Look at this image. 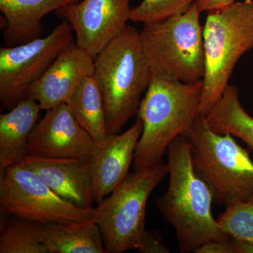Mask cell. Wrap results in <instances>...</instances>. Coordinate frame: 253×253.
Segmentation results:
<instances>
[{"mask_svg": "<svg viewBox=\"0 0 253 253\" xmlns=\"http://www.w3.org/2000/svg\"><path fill=\"white\" fill-rule=\"evenodd\" d=\"M169 186L156 206L163 219L175 230L182 253H194L206 243L229 239L218 227L212 214V191L195 171L186 136L176 137L166 152Z\"/></svg>", "mask_w": 253, "mask_h": 253, "instance_id": "cell-1", "label": "cell"}, {"mask_svg": "<svg viewBox=\"0 0 253 253\" xmlns=\"http://www.w3.org/2000/svg\"><path fill=\"white\" fill-rule=\"evenodd\" d=\"M202 91L203 80L183 83L151 71L136 115L143 130L134 151V170L163 162L170 143L194 125Z\"/></svg>", "mask_w": 253, "mask_h": 253, "instance_id": "cell-2", "label": "cell"}, {"mask_svg": "<svg viewBox=\"0 0 253 253\" xmlns=\"http://www.w3.org/2000/svg\"><path fill=\"white\" fill-rule=\"evenodd\" d=\"M94 78L104 97L108 132L118 134L137 115L151 78L139 31L127 25L94 59Z\"/></svg>", "mask_w": 253, "mask_h": 253, "instance_id": "cell-3", "label": "cell"}, {"mask_svg": "<svg viewBox=\"0 0 253 253\" xmlns=\"http://www.w3.org/2000/svg\"><path fill=\"white\" fill-rule=\"evenodd\" d=\"M184 136L195 171L212 191L215 204L226 206L253 196V161L231 134L214 132L199 113Z\"/></svg>", "mask_w": 253, "mask_h": 253, "instance_id": "cell-4", "label": "cell"}, {"mask_svg": "<svg viewBox=\"0 0 253 253\" xmlns=\"http://www.w3.org/2000/svg\"><path fill=\"white\" fill-rule=\"evenodd\" d=\"M205 73L199 113L219 101L243 55L253 49V0L208 12L204 26Z\"/></svg>", "mask_w": 253, "mask_h": 253, "instance_id": "cell-5", "label": "cell"}, {"mask_svg": "<svg viewBox=\"0 0 253 253\" xmlns=\"http://www.w3.org/2000/svg\"><path fill=\"white\" fill-rule=\"evenodd\" d=\"M201 12L195 2L184 14L143 24L139 36L151 71L183 83L202 81L205 56Z\"/></svg>", "mask_w": 253, "mask_h": 253, "instance_id": "cell-6", "label": "cell"}, {"mask_svg": "<svg viewBox=\"0 0 253 253\" xmlns=\"http://www.w3.org/2000/svg\"><path fill=\"white\" fill-rule=\"evenodd\" d=\"M168 174L163 162L135 169L94 208L92 219L102 234L106 253L139 249L146 231L148 200Z\"/></svg>", "mask_w": 253, "mask_h": 253, "instance_id": "cell-7", "label": "cell"}, {"mask_svg": "<svg viewBox=\"0 0 253 253\" xmlns=\"http://www.w3.org/2000/svg\"><path fill=\"white\" fill-rule=\"evenodd\" d=\"M0 211L42 224L83 222L94 214V208H81L63 199L21 163L0 172Z\"/></svg>", "mask_w": 253, "mask_h": 253, "instance_id": "cell-8", "label": "cell"}, {"mask_svg": "<svg viewBox=\"0 0 253 253\" xmlns=\"http://www.w3.org/2000/svg\"><path fill=\"white\" fill-rule=\"evenodd\" d=\"M74 39L71 25L62 19L45 37L0 48V102L11 109L26 98L29 88L49 69Z\"/></svg>", "mask_w": 253, "mask_h": 253, "instance_id": "cell-9", "label": "cell"}, {"mask_svg": "<svg viewBox=\"0 0 253 253\" xmlns=\"http://www.w3.org/2000/svg\"><path fill=\"white\" fill-rule=\"evenodd\" d=\"M131 0H81L56 11L67 21L76 44L95 59L130 21Z\"/></svg>", "mask_w": 253, "mask_h": 253, "instance_id": "cell-10", "label": "cell"}, {"mask_svg": "<svg viewBox=\"0 0 253 253\" xmlns=\"http://www.w3.org/2000/svg\"><path fill=\"white\" fill-rule=\"evenodd\" d=\"M96 144L73 116L67 104L46 111L31 131L28 156L74 158L89 163Z\"/></svg>", "mask_w": 253, "mask_h": 253, "instance_id": "cell-11", "label": "cell"}, {"mask_svg": "<svg viewBox=\"0 0 253 253\" xmlns=\"http://www.w3.org/2000/svg\"><path fill=\"white\" fill-rule=\"evenodd\" d=\"M94 72V58L73 41L29 88L26 98L36 100L44 111L67 104L82 82Z\"/></svg>", "mask_w": 253, "mask_h": 253, "instance_id": "cell-12", "label": "cell"}, {"mask_svg": "<svg viewBox=\"0 0 253 253\" xmlns=\"http://www.w3.org/2000/svg\"><path fill=\"white\" fill-rule=\"evenodd\" d=\"M142 130V121L136 118L134 125L124 133L109 134L103 142L96 145L89 162L96 205L129 174Z\"/></svg>", "mask_w": 253, "mask_h": 253, "instance_id": "cell-13", "label": "cell"}, {"mask_svg": "<svg viewBox=\"0 0 253 253\" xmlns=\"http://www.w3.org/2000/svg\"><path fill=\"white\" fill-rule=\"evenodd\" d=\"M21 163L36 172L63 199L81 208H94V186L89 163L74 158L27 156Z\"/></svg>", "mask_w": 253, "mask_h": 253, "instance_id": "cell-14", "label": "cell"}, {"mask_svg": "<svg viewBox=\"0 0 253 253\" xmlns=\"http://www.w3.org/2000/svg\"><path fill=\"white\" fill-rule=\"evenodd\" d=\"M81 0H0L5 46L18 45L41 38L42 20L51 11Z\"/></svg>", "mask_w": 253, "mask_h": 253, "instance_id": "cell-15", "label": "cell"}, {"mask_svg": "<svg viewBox=\"0 0 253 253\" xmlns=\"http://www.w3.org/2000/svg\"><path fill=\"white\" fill-rule=\"evenodd\" d=\"M42 111L36 100L26 97L0 115V172L28 156L29 136Z\"/></svg>", "mask_w": 253, "mask_h": 253, "instance_id": "cell-16", "label": "cell"}, {"mask_svg": "<svg viewBox=\"0 0 253 253\" xmlns=\"http://www.w3.org/2000/svg\"><path fill=\"white\" fill-rule=\"evenodd\" d=\"M49 253H106L104 239L93 219L83 222L44 224Z\"/></svg>", "mask_w": 253, "mask_h": 253, "instance_id": "cell-17", "label": "cell"}, {"mask_svg": "<svg viewBox=\"0 0 253 253\" xmlns=\"http://www.w3.org/2000/svg\"><path fill=\"white\" fill-rule=\"evenodd\" d=\"M210 128L218 134H230L253 151V117L244 109L237 86L229 84L206 116Z\"/></svg>", "mask_w": 253, "mask_h": 253, "instance_id": "cell-18", "label": "cell"}, {"mask_svg": "<svg viewBox=\"0 0 253 253\" xmlns=\"http://www.w3.org/2000/svg\"><path fill=\"white\" fill-rule=\"evenodd\" d=\"M82 126L101 144L109 136L102 91L94 75L86 78L67 103Z\"/></svg>", "mask_w": 253, "mask_h": 253, "instance_id": "cell-19", "label": "cell"}, {"mask_svg": "<svg viewBox=\"0 0 253 253\" xmlns=\"http://www.w3.org/2000/svg\"><path fill=\"white\" fill-rule=\"evenodd\" d=\"M0 253H49L44 224L14 216L1 220Z\"/></svg>", "mask_w": 253, "mask_h": 253, "instance_id": "cell-20", "label": "cell"}, {"mask_svg": "<svg viewBox=\"0 0 253 253\" xmlns=\"http://www.w3.org/2000/svg\"><path fill=\"white\" fill-rule=\"evenodd\" d=\"M217 223L224 235L242 244L253 245V196L227 205Z\"/></svg>", "mask_w": 253, "mask_h": 253, "instance_id": "cell-21", "label": "cell"}, {"mask_svg": "<svg viewBox=\"0 0 253 253\" xmlns=\"http://www.w3.org/2000/svg\"><path fill=\"white\" fill-rule=\"evenodd\" d=\"M197 0H143L132 8L130 21L135 23L158 22L184 14Z\"/></svg>", "mask_w": 253, "mask_h": 253, "instance_id": "cell-22", "label": "cell"}, {"mask_svg": "<svg viewBox=\"0 0 253 253\" xmlns=\"http://www.w3.org/2000/svg\"><path fill=\"white\" fill-rule=\"evenodd\" d=\"M141 253H169L161 233L157 230L145 231L140 246L137 250Z\"/></svg>", "mask_w": 253, "mask_h": 253, "instance_id": "cell-23", "label": "cell"}, {"mask_svg": "<svg viewBox=\"0 0 253 253\" xmlns=\"http://www.w3.org/2000/svg\"><path fill=\"white\" fill-rule=\"evenodd\" d=\"M194 253H234L230 238L223 241H214L199 246Z\"/></svg>", "mask_w": 253, "mask_h": 253, "instance_id": "cell-24", "label": "cell"}, {"mask_svg": "<svg viewBox=\"0 0 253 253\" xmlns=\"http://www.w3.org/2000/svg\"><path fill=\"white\" fill-rule=\"evenodd\" d=\"M235 2V0H197L196 1L200 10L207 13L223 9Z\"/></svg>", "mask_w": 253, "mask_h": 253, "instance_id": "cell-25", "label": "cell"}, {"mask_svg": "<svg viewBox=\"0 0 253 253\" xmlns=\"http://www.w3.org/2000/svg\"><path fill=\"white\" fill-rule=\"evenodd\" d=\"M234 253H253V245L242 244L231 239Z\"/></svg>", "mask_w": 253, "mask_h": 253, "instance_id": "cell-26", "label": "cell"}]
</instances>
